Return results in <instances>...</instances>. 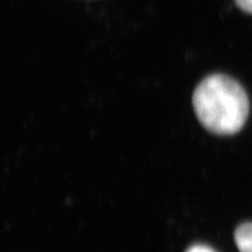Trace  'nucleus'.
<instances>
[{
  "label": "nucleus",
  "instance_id": "nucleus-3",
  "mask_svg": "<svg viewBox=\"0 0 252 252\" xmlns=\"http://www.w3.org/2000/svg\"><path fill=\"white\" fill-rule=\"evenodd\" d=\"M234 1L243 12L252 14V0H234Z\"/></svg>",
  "mask_w": 252,
  "mask_h": 252
},
{
  "label": "nucleus",
  "instance_id": "nucleus-1",
  "mask_svg": "<svg viewBox=\"0 0 252 252\" xmlns=\"http://www.w3.org/2000/svg\"><path fill=\"white\" fill-rule=\"evenodd\" d=\"M192 105L200 123L219 136L239 132L249 115V99L242 85L229 76L214 74L196 86Z\"/></svg>",
  "mask_w": 252,
  "mask_h": 252
},
{
  "label": "nucleus",
  "instance_id": "nucleus-4",
  "mask_svg": "<svg viewBox=\"0 0 252 252\" xmlns=\"http://www.w3.org/2000/svg\"><path fill=\"white\" fill-rule=\"evenodd\" d=\"M186 252H216L214 249L205 245H193L188 248Z\"/></svg>",
  "mask_w": 252,
  "mask_h": 252
},
{
  "label": "nucleus",
  "instance_id": "nucleus-2",
  "mask_svg": "<svg viewBox=\"0 0 252 252\" xmlns=\"http://www.w3.org/2000/svg\"><path fill=\"white\" fill-rule=\"evenodd\" d=\"M234 241L240 252H252V222L238 227L234 232Z\"/></svg>",
  "mask_w": 252,
  "mask_h": 252
}]
</instances>
